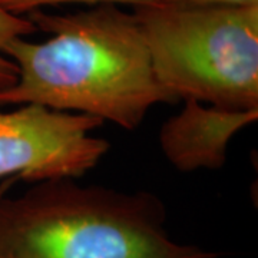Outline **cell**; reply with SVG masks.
<instances>
[{
  "label": "cell",
  "instance_id": "1",
  "mask_svg": "<svg viewBox=\"0 0 258 258\" xmlns=\"http://www.w3.org/2000/svg\"><path fill=\"white\" fill-rule=\"evenodd\" d=\"M28 19L52 37L6 43L18 79L0 89V108L35 103L132 131L154 105L176 101L158 81L134 13L103 3L71 15L33 10Z\"/></svg>",
  "mask_w": 258,
  "mask_h": 258
},
{
  "label": "cell",
  "instance_id": "2",
  "mask_svg": "<svg viewBox=\"0 0 258 258\" xmlns=\"http://www.w3.org/2000/svg\"><path fill=\"white\" fill-rule=\"evenodd\" d=\"M0 185V258H220L178 242L155 195L83 186L71 178L36 182L9 198Z\"/></svg>",
  "mask_w": 258,
  "mask_h": 258
},
{
  "label": "cell",
  "instance_id": "3",
  "mask_svg": "<svg viewBox=\"0 0 258 258\" xmlns=\"http://www.w3.org/2000/svg\"><path fill=\"white\" fill-rule=\"evenodd\" d=\"M134 16L176 101L258 109V6L149 5Z\"/></svg>",
  "mask_w": 258,
  "mask_h": 258
},
{
  "label": "cell",
  "instance_id": "4",
  "mask_svg": "<svg viewBox=\"0 0 258 258\" xmlns=\"http://www.w3.org/2000/svg\"><path fill=\"white\" fill-rule=\"evenodd\" d=\"M102 123L35 103L0 109V178L43 182L86 174L109 151L106 139L91 134Z\"/></svg>",
  "mask_w": 258,
  "mask_h": 258
},
{
  "label": "cell",
  "instance_id": "5",
  "mask_svg": "<svg viewBox=\"0 0 258 258\" xmlns=\"http://www.w3.org/2000/svg\"><path fill=\"white\" fill-rule=\"evenodd\" d=\"M179 113L159 131V145L169 164L182 172L220 169L231 139L258 119V109H227L184 99Z\"/></svg>",
  "mask_w": 258,
  "mask_h": 258
},
{
  "label": "cell",
  "instance_id": "6",
  "mask_svg": "<svg viewBox=\"0 0 258 258\" xmlns=\"http://www.w3.org/2000/svg\"><path fill=\"white\" fill-rule=\"evenodd\" d=\"M37 29L23 16H16L0 8V89L9 88L18 79V68L3 53L6 43L19 36H29Z\"/></svg>",
  "mask_w": 258,
  "mask_h": 258
},
{
  "label": "cell",
  "instance_id": "7",
  "mask_svg": "<svg viewBox=\"0 0 258 258\" xmlns=\"http://www.w3.org/2000/svg\"><path fill=\"white\" fill-rule=\"evenodd\" d=\"M62 3H89V5H129L134 9L141 6L154 5V0H0V8L12 15L22 16L25 13H30L33 10H39L43 6H55Z\"/></svg>",
  "mask_w": 258,
  "mask_h": 258
},
{
  "label": "cell",
  "instance_id": "8",
  "mask_svg": "<svg viewBox=\"0 0 258 258\" xmlns=\"http://www.w3.org/2000/svg\"><path fill=\"white\" fill-rule=\"evenodd\" d=\"M154 5H220V6H258V0H154Z\"/></svg>",
  "mask_w": 258,
  "mask_h": 258
}]
</instances>
